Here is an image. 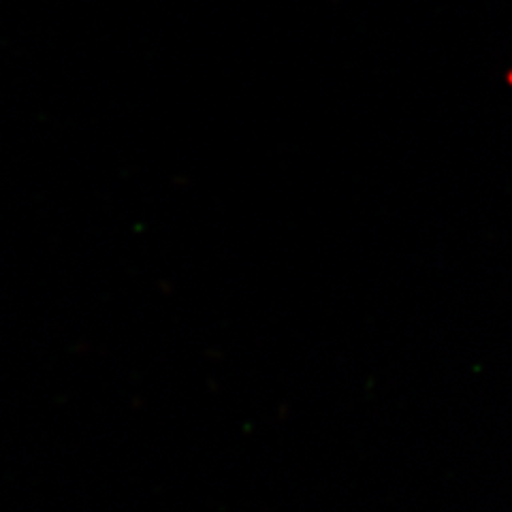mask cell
<instances>
[{"label":"cell","instance_id":"6da1fadb","mask_svg":"<svg viewBox=\"0 0 512 512\" xmlns=\"http://www.w3.org/2000/svg\"><path fill=\"white\" fill-rule=\"evenodd\" d=\"M506 79H508V84H510V86H512V69H510V71H508V75H506Z\"/></svg>","mask_w":512,"mask_h":512}]
</instances>
